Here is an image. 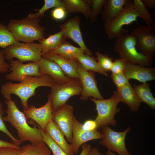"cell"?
Returning <instances> with one entry per match:
<instances>
[{
	"instance_id": "obj_1",
	"label": "cell",
	"mask_w": 155,
	"mask_h": 155,
	"mask_svg": "<svg viewBox=\"0 0 155 155\" xmlns=\"http://www.w3.org/2000/svg\"><path fill=\"white\" fill-rule=\"evenodd\" d=\"M56 83L50 75H45L39 77H27L18 83H13L8 81L3 84L0 92L6 100L11 99V95L14 94L20 99L21 103L26 110L29 108L28 100L36 95L35 90L40 86L51 88Z\"/></svg>"
},
{
	"instance_id": "obj_2",
	"label": "cell",
	"mask_w": 155,
	"mask_h": 155,
	"mask_svg": "<svg viewBox=\"0 0 155 155\" xmlns=\"http://www.w3.org/2000/svg\"><path fill=\"white\" fill-rule=\"evenodd\" d=\"M5 102L7 105L5 111L7 115L3 117V121L9 123L16 129L20 144L27 141L35 144L44 142L41 130L38 127H31L29 125L24 114L17 107L15 100L11 99L6 100Z\"/></svg>"
},
{
	"instance_id": "obj_3",
	"label": "cell",
	"mask_w": 155,
	"mask_h": 155,
	"mask_svg": "<svg viewBox=\"0 0 155 155\" xmlns=\"http://www.w3.org/2000/svg\"><path fill=\"white\" fill-rule=\"evenodd\" d=\"M40 18L11 19L7 28L15 40L26 43L32 42L45 38V28L40 24Z\"/></svg>"
},
{
	"instance_id": "obj_4",
	"label": "cell",
	"mask_w": 155,
	"mask_h": 155,
	"mask_svg": "<svg viewBox=\"0 0 155 155\" xmlns=\"http://www.w3.org/2000/svg\"><path fill=\"white\" fill-rule=\"evenodd\" d=\"M114 50L119 58L127 63L148 67L152 65L153 58L138 51L135 38L131 33H127L116 38Z\"/></svg>"
},
{
	"instance_id": "obj_5",
	"label": "cell",
	"mask_w": 155,
	"mask_h": 155,
	"mask_svg": "<svg viewBox=\"0 0 155 155\" xmlns=\"http://www.w3.org/2000/svg\"><path fill=\"white\" fill-rule=\"evenodd\" d=\"M140 15L135 9L133 1L128 0L123 10L112 20L105 22L104 28L108 38L112 39L128 33L123 26L136 22Z\"/></svg>"
},
{
	"instance_id": "obj_6",
	"label": "cell",
	"mask_w": 155,
	"mask_h": 155,
	"mask_svg": "<svg viewBox=\"0 0 155 155\" xmlns=\"http://www.w3.org/2000/svg\"><path fill=\"white\" fill-rule=\"evenodd\" d=\"M3 50L5 58L10 61L16 58L22 63L26 61L37 63L42 58V48L39 43H20L16 40Z\"/></svg>"
},
{
	"instance_id": "obj_7",
	"label": "cell",
	"mask_w": 155,
	"mask_h": 155,
	"mask_svg": "<svg viewBox=\"0 0 155 155\" xmlns=\"http://www.w3.org/2000/svg\"><path fill=\"white\" fill-rule=\"evenodd\" d=\"M50 98L53 113L61 108L66 104L71 97L81 95L82 87L80 80L62 84H56L51 88Z\"/></svg>"
},
{
	"instance_id": "obj_8",
	"label": "cell",
	"mask_w": 155,
	"mask_h": 155,
	"mask_svg": "<svg viewBox=\"0 0 155 155\" xmlns=\"http://www.w3.org/2000/svg\"><path fill=\"white\" fill-rule=\"evenodd\" d=\"M90 99L96 105L97 115L94 120L98 128L109 125L115 126L117 121L115 116L121 110L117 107L120 102L117 96L113 94L107 99L98 100L91 97Z\"/></svg>"
},
{
	"instance_id": "obj_9",
	"label": "cell",
	"mask_w": 155,
	"mask_h": 155,
	"mask_svg": "<svg viewBox=\"0 0 155 155\" xmlns=\"http://www.w3.org/2000/svg\"><path fill=\"white\" fill-rule=\"evenodd\" d=\"M131 33L135 38L138 51L153 58L155 53V24L139 26Z\"/></svg>"
},
{
	"instance_id": "obj_10",
	"label": "cell",
	"mask_w": 155,
	"mask_h": 155,
	"mask_svg": "<svg viewBox=\"0 0 155 155\" xmlns=\"http://www.w3.org/2000/svg\"><path fill=\"white\" fill-rule=\"evenodd\" d=\"M131 130V127L128 126L125 130L117 132L108 126H104L101 132L102 140L99 143L119 155H131L127 150L125 143L126 135Z\"/></svg>"
},
{
	"instance_id": "obj_11",
	"label": "cell",
	"mask_w": 155,
	"mask_h": 155,
	"mask_svg": "<svg viewBox=\"0 0 155 155\" xmlns=\"http://www.w3.org/2000/svg\"><path fill=\"white\" fill-rule=\"evenodd\" d=\"M78 71L82 87L80 99L86 100L90 97L98 100L104 99L97 87L94 72L87 70L79 62Z\"/></svg>"
},
{
	"instance_id": "obj_12",
	"label": "cell",
	"mask_w": 155,
	"mask_h": 155,
	"mask_svg": "<svg viewBox=\"0 0 155 155\" xmlns=\"http://www.w3.org/2000/svg\"><path fill=\"white\" fill-rule=\"evenodd\" d=\"M11 71L5 76V79L13 81H22L27 77H40L42 75L39 70L37 63L30 62L24 64L18 60L9 61Z\"/></svg>"
},
{
	"instance_id": "obj_13",
	"label": "cell",
	"mask_w": 155,
	"mask_h": 155,
	"mask_svg": "<svg viewBox=\"0 0 155 155\" xmlns=\"http://www.w3.org/2000/svg\"><path fill=\"white\" fill-rule=\"evenodd\" d=\"M74 108L71 105L66 104L53 113L52 120L66 137L69 142L72 138Z\"/></svg>"
},
{
	"instance_id": "obj_14",
	"label": "cell",
	"mask_w": 155,
	"mask_h": 155,
	"mask_svg": "<svg viewBox=\"0 0 155 155\" xmlns=\"http://www.w3.org/2000/svg\"><path fill=\"white\" fill-rule=\"evenodd\" d=\"M101 132L98 129L93 131L84 130L82 124L74 116L73 118L72 138L70 144L74 154H77L79 148L86 142L92 140L101 139Z\"/></svg>"
},
{
	"instance_id": "obj_15",
	"label": "cell",
	"mask_w": 155,
	"mask_h": 155,
	"mask_svg": "<svg viewBox=\"0 0 155 155\" xmlns=\"http://www.w3.org/2000/svg\"><path fill=\"white\" fill-rule=\"evenodd\" d=\"M23 112L27 119H31L35 122L42 131L52 120L53 112L50 99L49 97L46 103L42 107L37 108L31 105L28 109L24 110Z\"/></svg>"
},
{
	"instance_id": "obj_16",
	"label": "cell",
	"mask_w": 155,
	"mask_h": 155,
	"mask_svg": "<svg viewBox=\"0 0 155 155\" xmlns=\"http://www.w3.org/2000/svg\"><path fill=\"white\" fill-rule=\"evenodd\" d=\"M81 20L78 16L69 19L59 25L66 38L71 39L84 50L86 54L92 55V52L86 45L84 41L80 28Z\"/></svg>"
},
{
	"instance_id": "obj_17",
	"label": "cell",
	"mask_w": 155,
	"mask_h": 155,
	"mask_svg": "<svg viewBox=\"0 0 155 155\" xmlns=\"http://www.w3.org/2000/svg\"><path fill=\"white\" fill-rule=\"evenodd\" d=\"M37 63L40 74L50 75L57 84H65L75 80L68 78L58 65L52 60L42 58Z\"/></svg>"
},
{
	"instance_id": "obj_18",
	"label": "cell",
	"mask_w": 155,
	"mask_h": 155,
	"mask_svg": "<svg viewBox=\"0 0 155 155\" xmlns=\"http://www.w3.org/2000/svg\"><path fill=\"white\" fill-rule=\"evenodd\" d=\"M43 58L52 60L60 67L65 75L73 80H79L78 73L79 62L75 59H70L49 52L42 53Z\"/></svg>"
},
{
	"instance_id": "obj_19",
	"label": "cell",
	"mask_w": 155,
	"mask_h": 155,
	"mask_svg": "<svg viewBox=\"0 0 155 155\" xmlns=\"http://www.w3.org/2000/svg\"><path fill=\"white\" fill-rule=\"evenodd\" d=\"M123 72L129 80L134 79L144 83L155 79L154 67L142 66L126 62Z\"/></svg>"
},
{
	"instance_id": "obj_20",
	"label": "cell",
	"mask_w": 155,
	"mask_h": 155,
	"mask_svg": "<svg viewBox=\"0 0 155 155\" xmlns=\"http://www.w3.org/2000/svg\"><path fill=\"white\" fill-rule=\"evenodd\" d=\"M120 102L126 104L132 112H137L140 106L141 102L133 87L129 83L113 92Z\"/></svg>"
},
{
	"instance_id": "obj_21",
	"label": "cell",
	"mask_w": 155,
	"mask_h": 155,
	"mask_svg": "<svg viewBox=\"0 0 155 155\" xmlns=\"http://www.w3.org/2000/svg\"><path fill=\"white\" fill-rule=\"evenodd\" d=\"M43 131L50 136L67 154L74 155L70 144L66 142L64 134L53 120Z\"/></svg>"
},
{
	"instance_id": "obj_22",
	"label": "cell",
	"mask_w": 155,
	"mask_h": 155,
	"mask_svg": "<svg viewBox=\"0 0 155 155\" xmlns=\"http://www.w3.org/2000/svg\"><path fill=\"white\" fill-rule=\"evenodd\" d=\"M128 0H106L101 13L105 22L114 19L123 10Z\"/></svg>"
},
{
	"instance_id": "obj_23",
	"label": "cell",
	"mask_w": 155,
	"mask_h": 155,
	"mask_svg": "<svg viewBox=\"0 0 155 155\" xmlns=\"http://www.w3.org/2000/svg\"><path fill=\"white\" fill-rule=\"evenodd\" d=\"M67 14L79 12L87 19H89L91 11L90 6L86 0H63Z\"/></svg>"
},
{
	"instance_id": "obj_24",
	"label": "cell",
	"mask_w": 155,
	"mask_h": 155,
	"mask_svg": "<svg viewBox=\"0 0 155 155\" xmlns=\"http://www.w3.org/2000/svg\"><path fill=\"white\" fill-rule=\"evenodd\" d=\"M66 38L63 32L61 30L38 41L42 47V53H45L57 49L66 40Z\"/></svg>"
},
{
	"instance_id": "obj_25",
	"label": "cell",
	"mask_w": 155,
	"mask_h": 155,
	"mask_svg": "<svg viewBox=\"0 0 155 155\" xmlns=\"http://www.w3.org/2000/svg\"><path fill=\"white\" fill-rule=\"evenodd\" d=\"M141 102L146 103L151 108L155 109V99L147 82L141 84H134L133 87Z\"/></svg>"
},
{
	"instance_id": "obj_26",
	"label": "cell",
	"mask_w": 155,
	"mask_h": 155,
	"mask_svg": "<svg viewBox=\"0 0 155 155\" xmlns=\"http://www.w3.org/2000/svg\"><path fill=\"white\" fill-rule=\"evenodd\" d=\"M74 57L87 70L96 72L105 76L108 75L107 73L100 68L96 59L92 55L84 53L75 55Z\"/></svg>"
},
{
	"instance_id": "obj_27",
	"label": "cell",
	"mask_w": 155,
	"mask_h": 155,
	"mask_svg": "<svg viewBox=\"0 0 155 155\" xmlns=\"http://www.w3.org/2000/svg\"><path fill=\"white\" fill-rule=\"evenodd\" d=\"M48 52L70 59H75L74 57L75 55L86 54L83 49L75 46L66 40L57 49Z\"/></svg>"
},
{
	"instance_id": "obj_28",
	"label": "cell",
	"mask_w": 155,
	"mask_h": 155,
	"mask_svg": "<svg viewBox=\"0 0 155 155\" xmlns=\"http://www.w3.org/2000/svg\"><path fill=\"white\" fill-rule=\"evenodd\" d=\"M21 148L22 155H51L50 150L44 142L36 144H28Z\"/></svg>"
},
{
	"instance_id": "obj_29",
	"label": "cell",
	"mask_w": 155,
	"mask_h": 155,
	"mask_svg": "<svg viewBox=\"0 0 155 155\" xmlns=\"http://www.w3.org/2000/svg\"><path fill=\"white\" fill-rule=\"evenodd\" d=\"M65 7L63 0H44V3L42 7L39 9L36 10L37 13H30L26 18L29 19H34L43 17L45 12L48 9L53 8L59 7Z\"/></svg>"
},
{
	"instance_id": "obj_30",
	"label": "cell",
	"mask_w": 155,
	"mask_h": 155,
	"mask_svg": "<svg viewBox=\"0 0 155 155\" xmlns=\"http://www.w3.org/2000/svg\"><path fill=\"white\" fill-rule=\"evenodd\" d=\"M16 40L5 25L0 23V47L5 49Z\"/></svg>"
},
{
	"instance_id": "obj_31",
	"label": "cell",
	"mask_w": 155,
	"mask_h": 155,
	"mask_svg": "<svg viewBox=\"0 0 155 155\" xmlns=\"http://www.w3.org/2000/svg\"><path fill=\"white\" fill-rule=\"evenodd\" d=\"M133 3L135 9L140 15L142 19L147 23V24H153L154 23L151 15L142 0H133Z\"/></svg>"
},
{
	"instance_id": "obj_32",
	"label": "cell",
	"mask_w": 155,
	"mask_h": 155,
	"mask_svg": "<svg viewBox=\"0 0 155 155\" xmlns=\"http://www.w3.org/2000/svg\"><path fill=\"white\" fill-rule=\"evenodd\" d=\"M95 54L97 64L101 69L106 73L110 71L113 61L112 59L98 51H96Z\"/></svg>"
},
{
	"instance_id": "obj_33",
	"label": "cell",
	"mask_w": 155,
	"mask_h": 155,
	"mask_svg": "<svg viewBox=\"0 0 155 155\" xmlns=\"http://www.w3.org/2000/svg\"><path fill=\"white\" fill-rule=\"evenodd\" d=\"M42 132L44 142L54 155H68L50 136L42 130Z\"/></svg>"
},
{
	"instance_id": "obj_34",
	"label": "cell",
	"mask_w": 155,
	"mask_h": 155,
	"mask_svg": "<svg viewBox=\"0 0 155 155\" xmlns=\"http://www.w3.org/2000/svg\"><path fill=\"white\" fill-rule=\"evenodd\" d=\"M106 0H92L91 5V11L89 18L90 22L94 23L98 15L101 13Z\"/></svg>"
},
{
	"instance_id": "obj_35",
	"label": "cell",
	"mask_w": 155,
	"mask_h": 155,
	"mask_svg": "<svg viewBox=\"0 0 155 155\" xmlns=\"http://www.w3.org/2000/svg\"><path fill=\"white\" fill-rule=\"evenodd\" d=\"M4 111L2 103L0 101V131L6 134L11 140L15 144L19 146L20 144L19 140L16 138L8 131L6 127L3 120Z\"/></svg>"
},
{
	"instance_id": "obj_36",
	"label": "cell",
	"mask_w": 155,
	"mask_h": 155,
	"mask_svg": "<svg viewBox=\"0 0 155 155\" xmlns=\"http://www.w3.org/2000/svg\"><path fill=\"white\" fill-rule=\"evenodd\" d=\"M111 78L117 88L119 89L129 83V80L123 72L118 74L112 73Z\"/></svg>"
},
{
	"instance_id": "obj_37",
	"label": "cell",
	"mask_w": 155,
	"mask_h": 155,
	"mask_svg": "<svg viewBox=\"0 0 155 155\" xmlns=\"http://www.w3.org/2000/svg\"><path fill=\"white\" fill-rule=\"evenodd\" d=\"M126 62L121 58L114 59L110 71L113 74H118L123 72Z\"/></svg>"
},
{
	"instance_id": "obj_38",
	"label": "cell",
	"mask_w": 155,
	"mask_h": 155,
	"mask_svg": "<svg viewBox=\"0 0 155 155\" xmlns=\"http://www.w3.org/2000/svg\"><path fill=\"white\" fill-rule=\"evenodd\" d=\"M67 13L65 7L54 8L51 12L52 18L57 20H62L66 17Z\"/></svg>"
},
{
	"instance_id": "obj_39",
	"label": "cell",
	"mask_w": 155,
	"mask_h": 155,
	"mask_svg": "<svg viewBox=\"0 0 155 155\" xmlns=\"http://www.w3.org/2000/svg\"><path fill=\"white\" fill-rule=\"evenodd\" d=\"M0 155H22V151L21 148L0 147Z\"/></svg>"
},
{
	"instance_id": "obj_40",
	"label": "cell",
	"mask_w": 155,
	"mask_h": 155,
	"mask_svg": "<svg viewBox=\"0 0 155 155\" xmlns=\"http://www.w3.org/2000/svg\"><path fill=\"white\" fill-rule=\"evenodd\" d=\"M5 56L3 50L0 51V73H4L9 71L10 65L5 61Z\"/></svg>"
},
{
	"instance_id": "obj_41",
	"label": "cell",
	"mask_w": 155,
	"mask_h": 155,
	"mask_svg": "<svg viewBox=\"0 0 155 155\" xmlns=\"http://www.w3.org/2000/svg\"><path fill=\"white\" fill-rule=\"evenodd\" d=\"M83 129L87 131H93L98 129L97 124L94 120L88 119L82 124Z\"/></svg>"
},
{
	"instance_id": "obj_42",
	"label": "cell",
	"mask_w": 155,
	"mask_h": 155,
	"mask_svg": "<svg viewBox=\"0 0 155 155\" xmlns=\"http://www.w3.org/2000/svg\"><path fill=\"white\" fill-rule=\"evenodd\" d=\"M91 145L89 144L85 143L82 145V150L80 155H87L91 149Z\"/></svg>"
},
{
	"instance_id": "obj_43",
	"label": "cell",
	"mask_w": 155,
	"mask_h": 155,
	"mask_svg": "<svg viewBox=\"0 0 155 155\" xmlns=\"http://www.w3.org/2000/svg\"><path fill=\"white\" fill-rule=\"evenodd\" d=\"M144 5L147 7L153 9L155 6V0H142Z\"/></svg>"
},
{
	"instance_id": "obj_44",
	"label": "cell",
	"mask_w": 155,
	"mask_h": 155,
	"mask_svg": "<svg viewBox=\"0 0 155 155\" xmlns=\"http://www.w3.org/2000/svg\"><path fill=\"white\" fill-rule=\"evenodd\" d=\"M3 146L13 147L18 148H21V147L19 146L16 145L13 143L9 142L0 140V147Z\"/></svg>"
},
{
	"instance_id": "obj_45",
	"label": "cell",
	"mask_w": 155,
	"mask_h": 155,
	"mask_svg": "<svg viewBox=\"0 0 155 155\" xmlns=\"http://www.w3.org/2000/svg\"><path fill=\"white\" fill-rule=\"evenodd\" d=\"M87 155H102V154L98 148L94 147L91 149Z\"/></svg>"
},
{
	"instance_id": "obj_46",
	"label": "cell",
	"mask_w": 155,
	"mask_h": 155,
	"mask_svg": "<svg viewBox=\"0 0 155 155\" xmlns=\"http://www.w3.org/2000/svg\"><path fill=\"white\" fill-rule=\"evenodd\" d=\"M106 153L107 155H116L113 152L108 150L106 152Z\"/></svg>"
}]
</instances>
